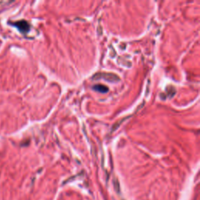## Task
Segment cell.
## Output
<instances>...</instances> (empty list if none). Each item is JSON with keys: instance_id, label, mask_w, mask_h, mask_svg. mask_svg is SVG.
<instances>
[{"instance_id": "cell-1", "label": "cell", "mask_w": 200, "mask_h": 200, "mask_svg": "<svg viewBox=\"0 0 200 200\" xmlns=\"http://www.w3.org/2000/svg\"><path fill=\"white\" fill-rule=\"evenodd\" d=\"M16 26L20 29V31H21L22 32H27V31H29V24L24 20L16 22Z\"/></svg>"}, {"instance_id": "cell-2", "label": "cell", "mask_w": 200, "mask_h": 200, "mask_svg": "<svg viewBox=\"0 0 200 200\" xmlns=\"http://www.w3.org/2000/svg\"><path fill=\"white\" fill-rule=\"evenodd\" d=\"M93 89H95L96 91H98V92H103V93H105V92H107L108 91V89H107V87L104 86L103 85H97L96 86L93 87Z\"/></svg>"}]
</instances>
